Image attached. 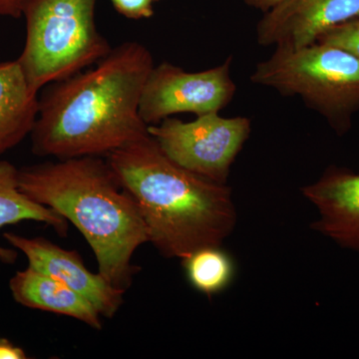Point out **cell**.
Wrapping results in <instances>:
<instances>
[{
  "label": "cell",
  "mask_w": 359,
  "mask_h": 359,
  "mask_svg": "<svg viewBox=\"0 0 359 359\" xmlns=\"http://www.w3.org/2000/svg\"><path fill=\"white\" fill-rule=\"evenodd\" d=\"M154 66L145 45L126 41L93 69L53 83L39 99L32 152L57 160L99 157L147 136L139 105Z\"/></svg>",
  "instance_id": "cell-1"
},
{
  "label": "cell",
  "mask_w": 359,
  "mask_h": 359,
  "mask_svg": "<svg viewBox=\"0 0 359 359\" xmlns=\"http://www.w3.org/2000/svg\"><path fill=\"white\" fill-rule=\"evenodd\" d=\"M107 162L163 256L183 261L203 248L219 247L235 229L231 189L179 166L150 134L110 153Z\"/></svg>",
  "instance_id": "cell-2"
},
{
  "label": "cell",
  "mask_w": 359,
  "mask_h": 359,
  "mask_svg": "<svg viewBox=\"0 0 359 359\" xmlns=\"http://www.w3.org/2000/svg\"><path fill=\"white\" fill-rule=\"evenodd\" d=\"M21 192L50 208L81 231L95 255L99 273L126 292L137 268L135 252L149 243L145 222L107 161L95 156L22 168Z\"/></svg>",
  "instance_id": "cell-3"
},
{
  "label": "cell",
  "mask_w": 359,
  "mask_h": 359,
  "mask_svg": "<svg viewBox=\"0 0 359 359\" xmlns=\"http://www.w3.org/2000/svg\"><path fill=\"white\" fill-rule=\"evenodd\" d=\"M97 0H27L25 48L18 60L35 93L97 65L111 51L97 29Z\"/></svg>",
  "instance_id": "cell-4"
},
{
  "label": "cell",
  "mask_w": 359,
  "mask_h": 359,
  "mask_svg": "<svg viewBox=\"0 0 359 359\" xmlns=\"http://www.w3.org/2000/svg\"><path fill=\"white\" fill-rule=\"evenodd\" d=\"M250 79L283 95L301 97L341 133L359 109V58L330 45L276 47L271 57L257 65Z\"/></svg>",
  "instance_id": "cell-5"
},
{
  "label": "cell",
  "mask_w": 359,
  "mask_h": 359,
  "mask_svg": "<svg viewBox=\"0 0 359 359\" xmlns=\"http://www.w3.org/2000/svg\"><path fill=\"white\" fill-rule=\"evenodd\" d=\"M148 132L179 166L214 183L224 184L249 138L250 121L245 117L224 118L209 113L191 122L166 118L148 126Z\"/></svg>",
  "instance_id": "cell-6"
},
{
  "label": "cell",
  "mask_w": 359,
  "mask_h": 359,
  "mask_svg": "<svg viewBox=\"0 0 359 359\" xmlns=\"http://www.w3.org/2000/svg\"><path fill=\"white\" fill-rule=\"evenodd\" d=\"M231 60L229 57L223 65L200 72H187L169 62L155 65L142 91V120L151 126L179 113H219L236 93L230 74Z\"/></svg>",
  "instance_id": "cell-7"
},
{
  "label": "cell",
  "mask_w": 359,
  "mask_h": 359,
  "mask_svg": "<svg viewBox=\"0 0 359 359\" xmlns=\"http://www.w3.org/2000/svg\"><path fill=\"white\" fill-rule=\"evenodd\" d=\"M359 0H283L264 13L257 27L264 46L302 48L330 28L358 20Z\"/></svg>",
  "instance_id": "cell-8"
},
{
  "label": "cell",
  "mask_w": 359,
  "mask_h": 359,
  "mask_svg": "<svg viewBox=\"0 0 359 359\" xmlns=\"http://www.w3.org/2000/svg\"><path fill=\"white\" fill-rule=\"evenodd\" d=\"M4 238L25 255L30 266L83 295L101 316L113 318L121 308L125 292L113 287L100 273H91L75 250L62 249L44 238L14 233H6Z\"/></svg>",
  "instance_id": "cell-9"
},
{
  "label": "cell",
  "mask_w": 359,
  "mask_h": 359,
  "mask_svg": "<svg viewBox=\"0 0 359 359\" xmlns=\"http://www.w3.org/2000/svg\"><path fill=\"white\" fill-rule=\"evenodd\" d=\"M302 195L318 210L311 228L339 247L359 252V174L330 168L304 187Z\"/></svg>",
  "instance_id": "cell-10"
},
{
  "label": "cell",
  "mask_w": 359,
  "mask_h": 359,
  "mask_svg": "<svg viewBox=\"0 0 359 359\" xmlns=\"http://www.w3.org/2000/svg\"><path fill=\"white\" fill-rule=\"evenodd\" d=\"M13 299L26 308L41 309L82 321L101 330V314L95 306L65 283L28 266L9 282Z\"/></svg>",
  "instance_id": "cell-11"
},
{
  "label": "cell",
  "mask_w": 359,
  "mask_h": 359,
  "mask_svg": "<svg viewBox=\"0 0 359 359\" xmlns=\"http://www.w3.org/2000/svg\"><path fill=\"white\" fill-rule=\"evenodd\" d=\"M39 112V93L30 88L18 59L0 62V156L32 134Z\"/></svg>",
  "instance_id": "cell-12"
},
{
  "label": "cell",
  "mask_w": 359,
  "mask_h": 359,
  "mask_svg": "<svg viewBox=\"0 0 359 359\" xmlns=\"http://www.w3.org/2000/svg\"><path fill=\"white\" fill-rule=\"evenodd\" d=\"M18 172L11 163L0 161V229L22 221L41 222L52 226L61 237L67 233L68 222L57 212L37 204L21 192ZM16 252L0 248V259L13 263Z\"/></svg>",
  "instance_id": "cell-13"
},
{
  "label": "cell",
  "mask_w": 359,
  "mask_h": 359,
  "mask_svg": "<svg viewBox=\"0 0 359 359\" xmlns=\"http://www.w3.org/2000/svg\"><path fill=\"white\" fill-rule=\"evenodd\" d=\"M187 276L196 290L208 295L223 292L233 278V259L219 247L196 250L183 259Z\"/></svg>",
  "instance_id": "cell-14"
},
{
  "label": "cell",
  "mask_w": 359,
  "mask_h": 359,
  "mask_svg": "<svg viewBox=\"0 0 359 359\" xmlns=\"http://www.w3.org/2000/svg\"><path fill=\"white\" fill-rule=\"evenodd\" d=\"M316 42L337 47L359 58V18L330 28Z\"/></svg>",
  "instance_id": "cell-15"
},
{
  "label": "cell",
  "mask_w": 359,
  "mask_h": 359,
  "mask_svg": "<svg viewBox=\"0 0 359 359\" xmlns=\"http://www.w3.org/2000/svg\"><path fill=\"white\" fill-rule=\"evenodd\" d=\"M117 13L129 20H147L154 15V4L161 0H110Z\"/></svg>",
  "instance_id": "cell-16"
},
{
  "label": "cell",
  "mask_w": 359,
  "mask_h": 359,
  "mask_svg": "<svg viewBox=\"0 0 359 359\" xmlns=\"http://www.w3.org/2000/svg\"><path fill=\"white\" fill-rule=\"evenodd\" d=\"M27 0H0V16L20 18L23 15V11Z\"/></svg>",
  "instance_id": "cell-17"
},
{
  "label": "cell",
  "mask_w": 359,
  "mask_h": 359,
  "mask_svg": "<svg viewBox=\"0 0 359 359\" xmlns=\"http://www.w3.org/2000/svg\"><path fill=\"white\" fill-rule=\"evenodd\" d=\"M27 358L20 347L14 346L9 340L0 337V359H25Z\"/></svg>",
  "instance_id": "cell-18"
},
{
  "label": "cell",
  "mask_w": 359,
  "mask_h": 359,
  "mask_svg": "<svg viewBox=\"0 0 359 359\" xmlns=\"http://www.w3.org/2000/svg\"><path fill=\"white\" fill-rule=\"evenodd\" d=\"M244 1L248 6L264 11V13H266V11L278 6V4H280L283 0H244Z\"/></svg>",
  "instance_id": "cell-19"
}]
</instances>
